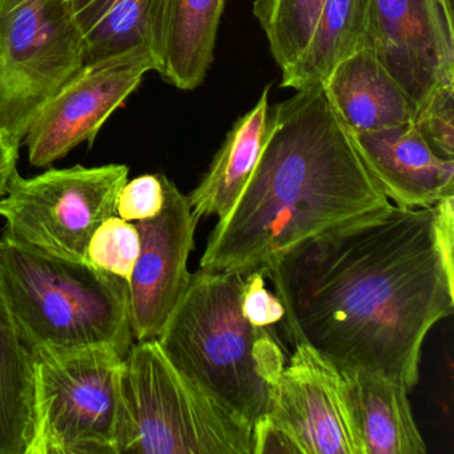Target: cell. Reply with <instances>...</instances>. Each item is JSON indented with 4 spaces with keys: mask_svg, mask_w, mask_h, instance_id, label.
Masks as SVG:
<instances>
[{
    "mask_svg": "<svg viewBox=\"0 0 454 454\" xmlns=\"http://www.w3.org/2000/svg\"><path fill=\"white\" fill-rule=\"evenodd\" d=\"M453 273L433 207L395 204L301 241L265 268L292 344L409 392L427 333L453 313Z\"/></svg>",
    "mask_w": 454,
    "mask_h": 454,
    "instance_id": "cell-1",
    "label": "cell"
},
{
    "mask_svg": "<svg viewBox=\"0 0 454 454\" xmlns=\"http://www.w3.org/2000/svg\"><path fill=\"white\" fill-rule=\"evenodd\" d=\"M323 89L270 107L256 169L207 241L200 268L265 270L301 241L390 207Z\"/></svg>",
    "mask_w": 454,
    "mask_h": 454,
    "instance_id": "cell-2",
    "label": "cell"
},
{
    "mask_svg": "<svg viewBox=\"0 0 454 454\" xmlns=\"http://www.w3.org/2000/svg\"><path fill=\"white\" fill-rule=\"evenodd\" d=\"M244 276L200 268L156 340L180 373L254 427L286 363L270 331L243 315Z\"/></svg>",
    "mask_w": 454,
    "mask_h": 454,
    "instance_id": "cell-3",
    "label": "cell"
},
{
    "mask_svg": "<svg viewBox=\"0 0 454 454\" xmlns=\"http://www.w3.org/2000/svg\"><path fill=\"white\" fill-rule=\"evenodd\" d=\"M0 281L30 352L111 345L126 357L134 344L129 283L89 262L54 256L4 232Z\"/></svg>",
    "mask_w": 454,
    "mask_h": 454,
    "instance_id": "cell-4",
    "label": "cell"
},
{
    "mask_svg": "<svg viewBox=\"0 0 454 454\" xmlns=\"http://www.w3.org/2000/svg\"><path fill=\"white\" fill-rule=\"evenodd\" d=\"M254 454L252 425L180 373L158 340L121 361L116 454Z\"/></svg>",
    "mask_w": 454,
    "mask_h": 454,
    "instance_id": "cell-5",
    "label": "cell"
},
{
    "mask_svg": "<svg viewBox=\"0 0 454 454\" xmlns=\"http://www.w3.org/2000/svg\"><path fill=\"white\" fill-rule=\"evenodd\" d=\"M31 356L34 430L26 454H116L119 350L38 348Z\"/></svg>",
    "mask_w": 454,
    "mask_h": 454,
    "instance_id": "cell-6",
    "label": "cell"
},
{
    "mask_svg": "<svg viewBox=\"0 0 454 454\" xmlns=\"http://www.w3.org/2000/svg\"><path fill=\"white\" fill-rule=\"evenodd\" d=\"M84 65L63 0H0V137L20 148L36 114Z\"/></svg>",
    "mask_w": 454,
    "mask_h": 454,
    "instance_id": "cell-7",
    "label": "cell"
},
{
    "mask_svg": "<svg viewBox=\"0 0 454 454\" xmlns=\"http://www.w3.org/2000/svg\"><path fill=\"white\" fill-rule=\"evenodd\" d=\"M129 172L124 164L49 169L30 179L17 171L0 200L4 232L54 256L87 262L95 231L116 215Z\"/></svg>",
    "mask_w": 454,
    "mask_h": 454,
    "instance_id": "cell-8",
    "label": "cell"
},
{
    "mask_svg": "<svg viewBox=\"0 0 454 454\" xmlns=\"http://www.w3.org/2000/svg\"><path fill=\"white\" fill-rule=\"evenodd\" d=\"M158 63L143 47L86 63L36 114L25 143L31 166L43 168L82 143L94 145L103 124Z\"/></svg>",
    "mask_w": 454,
    "mask_h": 454,
    "instance_id": "cell-9",
    "label": "cell"
},
{
    "mask_svg": "<svg viewBox=\"0 0 454 454\" xmlns=\"http://www.w3.org/2000/svg\"><path fill=\"white\" fill-rule=\"evenodd\" d=\"M365 46L417 107L454 84V15L442 0H365Z\"/></svg>",
    "mask_w": 454,
    "mask_h": 454,
    "instance_id": "cell-10",
    "label": "cell"
},
{
    "mask_svg": "<svg viewBox=\"0 0 454 454\" xmlns=\"http://www.w3.org/2000/svg\"><path fill=\"white\" fill-rule=\"evenodd\" d=\"M164 206L153 219L135 223L140 252L129 281V317L137 341L156 340L190 284L188 259L199 220L190 201L163 175Z\"/></svg>",
    "mask_w": 454,
    "mask_h": 454,
    "instance_id": "cell-11",
    "label": "cell"
},
{
    "mask_svg": "<svg viewBox=\"0 0 454 454\" xmlns=\"http://www.w3.org/2000/svg\"><path fill=\"white\" fill-rule=\"evenodd\" d=\"M268 413L294 433L304 454H366L344 373L308 345H294Z\"/></svg>",
    "mask_w": 454,
    "mask_h": 454,
    "instance_id": "cell-12",
    "label": "cell"
},
{
    "mask_svg": "<svg viewBox=\"0 0 454 454\" xmlns=\"http://www.w3.org/2000/svg\"><path fill=\"white\" fill-rule=\"evenodd\" d=\"M387 199L406 208H429L454 196V160L440 158L413 123L349 135Z\"/></svg>",
    "mask_w": 454,
    "mask_h": 454,
    "instance_id": "cell-13",
    "label": "cell"
},
{
    "mask_svg": "<svg viewBox=\"0 0 454 454\" xmlns=\"http://www.w3.org/2000/svg\"><path fill=\"white\" fill-rule=\"evenodd\" d=\"M83 47L84 63L143 47L163 65L172 0H63Z\"/></svg>",
    "mask_w": 454,
    "mask_h": 454,
    "instance_id": "cell-14",
    "label": "cell"
},
{
    "mask_svg": "<svg viewBox=\"0 0 454 454\" xmlns=\"http://www.w3.org/2000/svg\"><path fill=\"white\" fill-rule=\"evenodd\" d=\"M323 91L349 135L411 123L416 115V103L366 46L333 68Z\"/></svg>",
    "mask_w": 454,
    "mask_h": 454,
    "instance_id": "cell-15",
    "label": "cell"
},
{
    "mask_svg": "<svg viewBox=\"0 0 454 454\" xmlns=\"http://www.w3.org/2000/svg\"><path fill=\"white\" fill-rule=\"evenodd\" d=\"M270 91L267 87L254 107L233 124L208 171L187 196L196 219H224L248 184L270 137Z\"/></svg>",
    "mask_w": 454,
    "mask_h": 454,
    "instance_id": "cell-16",
    "label": "cell"
},
{
    "mask_svg": "<svg viewBox=\"0 0 454 454\" xmlns=\"http://www.w3.org/2000/svg\"><path fill=\"white\" fill-rule=\"evenodd\" d=\"M366 454H425L403 385L371 372H342Z\"/></svg>",
    "mask_w": 454,
    "mask_h": 454,
    "instance_id": "cell-17",
    "label": "cell"
},
{
    "mask_svg": "<svg viewBox=\"0 0 454 454\" xmlns=\"http://www.w3.org/2000/svg\"><path fill=\"white\" fill-rule=\"evenodd\" d=\"M365 0H325L299 59L281 73V89H323L345 58L365 47Z\"/></svg>",
    "mask_w": 454,
    "mask_h": 454,
    "instance_id": "cell-18",
    "label": "cell"
},
{
    "mask_svg": "<svg viewBox=\"0 0 454 454\" xmlns=\"http://www.w3.org/2000/svg\"><path fill=\"white\" fill-rule=\"evenodd\" d=\"M225 0H172L171 22L159 75L182 91L203 84L212 63Z\"/></svg>",
    "mask_w": 454,
    "mask_h": 454,
    "instance_id": "cell-19",
    "label": "cell"
},
{
    "mask_svg": "<svg viewBox=\"0 0 454 454\" xmlns=\"http://www.w3.org/2000/svg\"><path fill=\"white\" fill-rule=\"evenodd\" d=\"M34 430V364L0 281V454H26Z\"/></svg>",
    "mask_w": 454,
    "mask_h": 454,
    "instance_id": "cell-20",
    "label": "cell"
},
{
    "mask_svg": "<svg viewBox=\"0 0 454 454\" xmlns=\"http://www.w3.org/2000/svg\"><path fill=\"white\" fill-rule=\"evenodd\" d=\"M325 0H254L252 12L281 73L304 51Z\"/></svg>",
    "mask_w": 454,
    "mask_h": 454,
    "instance_id": "cell-21",
    "label": "cell"
},
{
    "mask_svg": "<svg viewBox=\"0 0 454 454\" xmlns=\"http://www.w3.org/2000/svg\"><path fill=\"white\" fill-rule=\"evenodd\" d=\"M140 252V239L135 223L118 215L108 217L95 231L87 248V262L129 283Z\"/></svg>",
    "mask_w": 454,
    "mask_h": 454,
    "instance_id": "cell-22",
    "label": "cell"
},
{
    "mask_svg": "<svg viewBox=\"0 0 454 454\" xmlns=\"http://www.w3.org/2000/svg\"><path fill=\"white\" fill-rule=\"evenodd\" d=\"M411 123L435 155L454 160V84L435 89L417 107Z\"/></svg>",
    "mask_w": 454,
    "mask_h": 454,
    "instance_id": "cell-23",
    "label": "cell"
},
{
    "mask_svg": "<svg viewBox=\"0 0 454 454\" xmlns=\"http://www.w3.org/2000/svg\"><path fill=\"white\" fill-rule=\"evenodd\" d=\"M163 206V175H142L121 187L116 215L126 222H145L158 216Z\"/></svg>",
    "mask_w": 454,
    "mask_h": 454,
    "instance_id": "cell-24",
    "label": "cell"
},
{
    "mask_svg": "<svg viewBox=\"0 0 454 454\" xmlns=\"http://www.w3.org/2000/svg\"><path fill=\"white\" fill-rule=\"evenodd\" d=\"M241 309L247 320L254 326L268 328L283 320L284 308L280 299L265 286V270H252L244 276Z\"/></svg>",
    "mask_w": 454,
    "mask_h": 454,
    "instance_id": "cell-25",
    "label": "cell"
},
{
    "mask_svg": "<svg viewBox=\"0 0 454 454\" xmlns=\"http://www.w3.org/2000/svg\"><path fill=\"white\" fill-rule=\"evenodd\" d=\"M252 435L254 454H304L294 433L270 413L264 414L254 422Z\"/></svg>",
    "mask_w": 454,
    "mask_h": 454,
    "instance_id": "cell-26",
    "label": "cell"
},
{
    "mask_svg": "<svg viewBox=\"0 0 454 454\" xmlns=\"http://www.w3.org/2000/svg\"><path fill=\"white\" fill-rule=\"evenodd\" d=\"M20 148L0 137V200L9 193L10 182L17 169Z\"/></svg>",
    "mask_w": 454,
    "mask_h": 454,
    "instance_id": "cell-27",
    "label": "cell"
},
{
    "mask_svg": "<svg viewBox=\"0 0 454 454\" xmlns=\"http://www.w3.org/2000/svg\"><path fill=\"white\" fill-rule=\"evenodd\" d=\"M442 2H443V6L446 7V10H448V12H450V14L454 15V10H453L454 0H442Z\"/></svg>",
    "mask_w": 454,
    "mask_h": 454,
    "instance_id": "cell-28",
    "label": "cell"
}]
</instances>
